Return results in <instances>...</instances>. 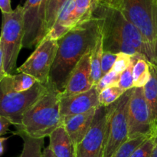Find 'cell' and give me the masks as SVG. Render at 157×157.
<instances>
[{
    "label": "cell",
    "instance_id": "6da1fadb",
    "mask_svg": "<svg viewBox=\"0 0 157 157\" xmlns=\"http://www.w3.org/2000/svg\"><path fill=\"white\" fill-rule=\"evenodd\" d=\"M92 15L99 21L104 52L142 55L156 64L154 55L142 34L120 9L94 0Z\"/></svg>",
    "mask_w": 157,
    "mask_h": 157
},
{
    "label": "cell",
    "instance_id": "4dcf8cb0",
    "mask_svg": "<svg viewBox=\"0 0 157 157\" xmlns=\"http://www.w3.org/2000/svg\"><path fill=\"white\" fill-rule=\"evenodd\" d=\"M98 2L110 7L116 8V9L121 10L123 6V0H97Z\"/></svg>",
    "mask_w": 157,
    "mask_h": 157
},
{
    "label": "cell",
    "instance_id": "4316f807",
    "mask_svg": "<svg viewBox=\"0 0 157 157\" xmlns=\"http://www.w3.org/2000/svg\"><path fill=\"white\" fill-rule=\"evenodd\" d=\"M133 64H134V58L133 56L132 63L127 70L124 71L123 73L121 74L120 76V81L118 83V86L124 91H127L129 90L134 88L133 86Z\"/></svg>",
    "mask_w": 157,
    "mask_h": 157
},
{
    "label": "cell",
    "instance_id": "5b68a950",
    "mask_svg": "<svg viewBox=\"0 0 157 157\" xmlns=\"http://www.w3.org/2000/svg\"><path fill=\"white\" fill-rule=\"evenodd\" d=\"M121 11L142 34L157 64V0H123Z\"/></svg>",
    "mask_w": 157,
    "mask_h": 157
},
{
    "label": "cell",
    "instance_id": "1f68e13d",
    "mask_svg": "<svg viewBox=\"0 0 157 157\" xmlns=\"http://www.w3.org/2000/svg\"><path fill=\"white\" fill-rule=\"evenodd\" d=\"M0 9L2 14H9L13 12L10 0H0Z\"/></svg>",
    "mask_w": 157,
    "mask_h": 157
},
{
    "label": "cell",
    "instance_id": "7c38bea8",
    "mask_svg": "<svg viewBox=\"0 0 157 157\" xmlns=\"http://www.w3.org/2000/svg\"><path fill=\"white\" fill-rule=\"evenodd\" d=\"M99 93L96 86L90 90L77 94L63 96L60 98V111L61 118L87 113L100 106Z\"/></svg>",
    "mask_w": 157,
    "mask_h": 157
},
{
    "label": "cell",
    "instance_id": "9a60e30c",
    "mask_svg": "<svg viewBox=\"0 0 157 157\" xmlns=\"http://www.w3.org/2000/svg\"><path fill=\"white\" fill-rule=\"evenodd\" d=\"M49 140V149L56 157H76V148L63 125L50 135Z\"/></svg>",
    "mask_w": 157,
    "mask_h": 157
},
{
    "label": "cell",
    "instance_id": "484cf974",
    "mask_svg": "<svg viewBox=\"0 0 157 157\" xmlns=\"http://www.w3.org/2000/svg\"><path fill=\"white\" fill-rule=\"evenodd\" d=\"M120 76H121V75L116 73V72L112 70L107 74H106V75H103L101 80L95 85L98 93H100L103 90L109 87L118 86V83H119L120 81Z\"/></svg>",
    "mask_w": 157,
    "mask_h": 157
},
{
    "label": "cell",
    "instance_id": "d590c367",
    "mask_svg": "<svg viewBox=\"0 0 157 157\" xmlns=\"http://www.w3.org/2000/svg\"><path fill=\"white\" fill-rule=\"evenodd\" d=\"M155 142H156V144H157V126L156 129V132H155Z\"/></svg>",
    "mask_w": 157,
    "mask_h": 157
},
{
    "label": "cell",
    "instance_id": "44dd1931",
    "mask_svg": "<svg viewBox=\"0 0 157 157\" xmlns=\"http://www.w3.org/2000/svg\"><path fill=\"white\" fill-rule=\"evenodd\" d=\"M24 141L22 151L18 157H43L44 139H34L25 135H20Z\"/></svg>",
    "mask_w": 157,
    "mask_h": 157
},
{
    "label": "cell",
    "instance_id": "ffe728a7",
    "mask_svg": "<svg viewBox=\"0 0 157 157\" xmlns=\"http://www.w3.org/2000/svg\"><path fill=\"white\" fill-rule=\"evenodd\" d=\"M94 0H75V9L71 15L74 27L92 16Z\"/></svg>",
    "mask_w": 157,
    "mask_h": 157
},
{
    "label": "cell",
    "instance_id": "e575fe53",
    "mask_svg": "<svg viewBox=\"0 0 157 157\" xmlns=\"http://www.w3.org/2000/svg\"><path fill=\"white\" fill-rule=\"evenodd\" d=\"M151 157H157V144H156V146H155V148L154 150H153V154H152Z\"/></svg>",
    "mask_w": 157,
    "mask_h": 157
},
{
    "label": "cell",
    "instance_id": "8fae6325",
    "mask_svg": "<svg viewBox=\"0 0 157 157\" xmlns=\"http://www.w3.org/2000/svg\"><path fill=\"white\" fill-rule=\"evenodd\" d=\"M107 117V107L99 106L90 130L77 147L76 157H104Z\"/></svg>",
    "mask_w": 157,
    "mask_h": 157
},
{
    "label": "cell",
    "instance_id": "4fadbf2b",
    "mask_svg": "<svg viewBox=\"0 0 157 157\" xmlns=\"http://www.w3.org/2000/svg\"><path fill=\"white\" fill-rule=\"evenodd\" d=\"M91 51L87 52L75 67L67 80L65 88L61 93V95L68 96L77 94L87 91L94 87L90 65Z\"/></svg>",
    "mask_w": 157,
    "mask_h": 157
},
{
    "label": "cell",
    "instance_id": "52a82bcc",
    "mask_svg": "<svg viewBox=\"0 0 157 157\" xmlns=\"http://www.w3.org/2000/svg\"><path fill=\"white\" fill-rule=\"evenodd\" d=\"M58 48V41L45 37L36 46L29 58L16 69V71L27 74L33 77L40 84L48 86Z\"/></svg>",
    "mask_w": 157,
    "mask_h": 157
},
{
    "label": "cell",
    "instance_id": "603a6c76",
    "mask_svg": "<svg viewBox=\"0 0 157 157\" xmlns=\"http://www.w3.org/2000/svg\"><path fill=\"white\" fill-rule=\"evenodd\" d=\"M125 92L119 86H112L104 89L100 92L98 96L100 106L109 107L120 99Z\"/></svg>",
    "mask_w": 157,
    "mask_h": 157
},
{
    "label": "cell",
    "instance_id": "9c48e42d",
    "mask_svg": "<svg viewBox=\"0 0 157 157\" xmlns=\"http://www.w3.org/2000/svg\"><path fill=\"white\" fill-rule=\"evenodd\" d=\"M24 8L25 37L23 47L37 46L48 35L47 0H26Z\"/></svg>",
    "mask_w": 157,
    "mask_h": 157
},
{
    "label": "cell",
    "instance_id": "d4e9b609",
    "mask_svg": "<svg viewBox=\"0 0 157 157\" xmlns=\"http://www.w3.org/2000/svg\"><path fill=\"white\" fill-rule=\"evenodd\" d=\"M156 146L155 135L147 138L132 153L130 157H151Z\"/></svg>",
    "mask_w": 157,
    "mask_h": 157
},
{
    "label": "cell",
    "instance_id": "3957f363",
    "mask_svg": "<svg viewBox=\"0 0 157 157\" xmlns=\"http://www.w3.org/2000/svg\"><path fill=\"white\" fill-rule=\"evenodd\" d=\"M61 94L49 83L45 94L23 115L21 124L16 127L17 134L34 139H44L61 127Z\"/></svg>",
    "mask_w": 157,
    "mask_h": 157
},
{
    "label": "cell",
    "instance_id": "5bb4252c",
    "mask_svg": "<svg viewBox=\"0 0 157 157\" xmlns=\"http://www.w3.org/2000/svg\"><path fill=\"white\" fill-rule=\"evenodd\" d=\"M97 109L90 110L87 113L75 116H69L62 119V125L73 141L75 148L83 140L90 130Z\"/></svg>",
    "mask_w": 157,
    "mask_h": 157
},
{
    "label": "cell",
    "instance_id": "277c9868",
    "mask_svg": "<svg viewBox=\"0 0 157 157\" xmlns=\"http://www.w3.org/2000/svg\"><path fill=\"white\" fill-rule=\"evenodd\" d=\"M25 37L24 8L18 6L12 13L2 14L0 37V80L12 75Z\"/></svg>",
    "mask_w": 157,
    "mask_h": 157
},
{
    "label": "cell",
    "instance_id": "7a4b0ae2",
    "mask_svg": "<svg viewBox=\"0 0 157 157\" xmlns=\"http://www.w3.org/2000/svg\"><path fill=\"white\" fill-rule=\"evenodd\" d=\"M101 34L99 21L92 15L58 40V52L49 79V83L58 91H64L71 72L81 58L94 48Z\"/></svg>",
    "mask_w": 157,
    "mask_h": 157
},
{
    "label": "cell",
    "instance_id": "f1b7e54d",
    "mask_svg": "<svg viewBox=\"0 0 157 157\" xmlns=\"http://www.w3.org/2000/svg\"><path fill=\"white\" fill-rule=\"evenodd\" d=\"M117 58V54L111 53V52H104L102 62H101L102 76L112 70Z\"/></svg>",
    "mask_w": 157,
    "mask_h": 157
},
{
    "label": "cell",
    "instance_id": "83f0119b",
    "mask_svg": "<svg viewBox=\"0 0 157 157\" xmlns=\"http://www.w3.org/2000/svg\"><path fill=\"white\" fill-rule=\"evenodd\" d=\"M133 56L125 53L117 54V58L115 61L112 71L121 75V73L127 70L129 66L131 64Z\"/></svg>",
    "mask_w": 157,
    "mask_h": 157
},
{
    "label": "cell",
    "instance_id": "d6a6232c",
    "mask_svg": "<svg viewBox=\"0 0 157 157\" xmlns=\"http://www.w3.org/2000/svg\"><path fill=\"white\" fill-rule=\"evenodd\" d=\"M43 157H56L55 155L53 154V153L52 152V150L49 149V147H48L47 148H45L43 152Z\"/></svg>",
    "mask_w": 157,
    "mask_h": 157
},
{
    "label": "cell",
    "instance_id": "7402d4cb",
    "mask_svg": "<svg viewBox=\"0 0 157 157\" xmlns=\"http://www.w3.org/2000/svg\"><path fill=\"white\" fill-rule=\"evenodd\" d=\"M67 1L68 0H47L46 23L48 33L53 27L60 12Z\"/></svg>",
    "mask_w": 157,
    "mask_h": 157
},
{
    "label": "cell",
    "instance_id": "ba28073f",
    "mask_svg": "<svg viewBox=\"0 0 157 157\" xmlns=\"http://www.w3.org/2000/svg\"><path fill=\"white\" fill-rule=\"evenodd\" d=\"M48 90V86L37 82L27 90L16 93L1 94L0 116L8 117L15 127L21 124L23 115Z\"/></svg>",
    "mask_w": 157,
    "mask_h": 157
},
{
    "label": "cell",
    "instance_id": "8992f818",
    "mask_svg": "<svg viewBox=\"0 0 157 157\" xmlns=\"http://www.w3.org/2000/svg\"><path fill=\"white\" fill-rule=\"evenodd\" d=\"M133 89L126 91L116 102L107 107V131L104 157H111L129 138L128 107Z\"/></svg>",
    "mask_w": 157,
    "mask_h": 157
},
{
    "label": "cell",
    "instance_id": "cb8c5ba5",
    "mask_svg": "<svg viewBox=\"0 0 157 157\" xmlns=\"http://www.w3.org/2000/svg\"><path fill=\"white\" fill-rule=\"evenodd\" d=\"M148 137L150 136H141L136 139L129 140L127 143L121 146V148L111 157H130L134 150Z\"/></svg>",
    "mask_w": 157,
    "mask_h": 157
},
{
    "label": "cell",
    "instance_id": "30bf717a",
    "mask_svg": "<svg viewBox=\"0 0 157 157\" xmlns=\"http://www.w3.org/2000/svg\"><path fill=\"white\" fill-rule=\"evenodd\" d=\"M128 124L130 140L155 135L156 129L150 121L144 87H134L132 90L128 107Z\"/></svg>",
    "mask_w": 157,
    "mask_h": 157
},
{
    "label": "cell",
    "instance_id": "836d02e7",
    "mask_svg": "<svg viewBox=\"0 0 157 157\" xmlns=\"http://www.w3.org/2000/svg\"><path fill=\"white\" fill-rule=\"evenodd\" d=\"M6 138L1 137L0 139V153H1V155L3 154L4 153V142L6 140Z\"/></svg>",
    "mask_w": 157,
    "mask_h": 157
},
{
    "label": "cell",
    "instance_id": "e0dca14e",
    "mask_svg": "<svg viewBox=\"0 0 157 157\" xmlns=\"http://www.w3.org/2000/svg\"><path fill=\"white\" fill-rule=\"evenodd\" d=\"M150 79L144 88L146 101L150 110V121L155 129L157 126V64L150 62Z\"/></svg>",
    "mask_w": 157,
    "mask_h": 157
},
{
    "label": "cell",
    "instance_id": "f546056e",
    "mask_svg": "<svg viewBox=\"0 0 157 157\" xmlns=\"http://www.w3.org/2000/svg\"><path fill=\"white\" fill-rule=\"evenodd\" d=\"M12 124V122L9 118L4 116H0V135L3 136L6 134L9 131V126Z\"/></svg>",
    "mask_w": 157,
    "mask_h": 157
},
{
    "label": "cell",
    "instance_id": "ac0fdd59",
    "mask_svg": "<svg viewBox=\"0 0 157 157\" xmlns=\"http://www.w3.org/2000/svg\"><path fill=\"white\" fill-rule=\"evenodd\" d=\"M133 86L134 87H144L150 79V61L142 55L133 56Z\"/></svg>",
    "mask_w": 157,
    "mask_h": 157
},
{
    "label": "cell",
    "instance_id": "d6986e66",
    "mask_svg": "<svg viewBox=\"0 0 157 157\" xmlns=\"http://www.w3.org/2000/svg\"><path fill=\"white\" fill-rule=\"evenodd\" d=\"M104 45H103V37L98 38L96 44L91 51L90 57V65H91V75L94 86L102 78V71H101V62H102L103 54H104Z\"/></svg>",
    "mask_w": 157,
    "mask_h": 157
},
{
    "label": "cell",
    "instance_id": "2e32d148",
    "mask_svg": "<svg viewBox=\"0 0 157 157\" xmlns=\"http://www.w3.org/2000/svg\"><path fill=\"white\" fill-rule=\"evenodd\" d=\"M38 81L30 75L25 73L8 75L0 80L1 94L16 93L27 90Z\"/></svg>",
    "mask_w": 157,
    "mask_h": 157
}]
</instances>
